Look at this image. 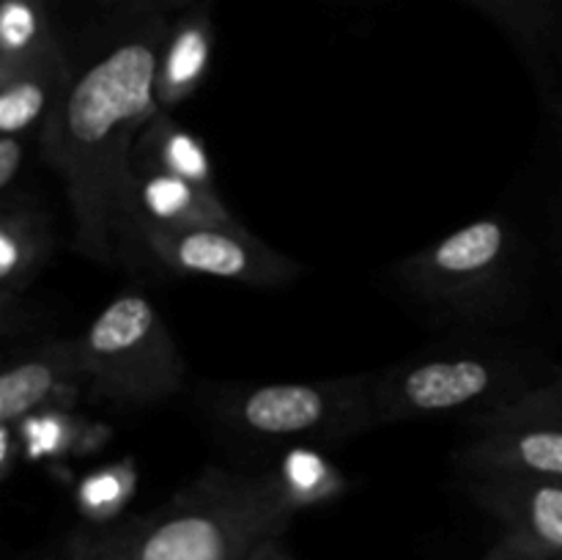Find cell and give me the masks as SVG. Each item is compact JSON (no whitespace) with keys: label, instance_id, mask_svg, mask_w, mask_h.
Returning a JSON list of instances; mask_svg holds the SVG:
<instances>
[{"label":"cell","instance_id":"cell-26","mask_svg":"<svg viewBox=\"0 0 562 560\" xmlns=\"http://www.w3.org/2000/svg\"><path fill=\"white\" fill-rule=\"evenodd\" d=\"M554 124L560 126V181H562V119H554Z\"/></svg>","mask_w":562,"mask_h":560},{"label":"cell","instance_id":"cell-13","mask_svg":"<svg viewBox=\"0 0 562 560\" xmlns=\"http://www.w3.org/2000/svg\"><path fill=\"white\" fill-rule=\"evenodd\" d=\"M77 388H82L77 338L47 340L0 373V423L22 426Z\"/></svg>","mask_w":562,"mask_h":560},{"label":"cell","instance_id":"cell-7","mask_svg":"<svg viewBox=\"0 0 562 560\" xmlns=\"http://www.w3.org/2000/svg\"><path fill=\"white\" fill-rule=\"evenodd\" d=\"M464 475H525L562 483V368L527 393L470 417V437L456 453Z\"/></svg>","mask_w":562,"mask_h":560},{"label":"cell","instance_id":"cell-23","mask_svg":"<svg viewBox=\"0 0 562 560\" xmlns=\"http://www.w3.org/2000/svg\"><path fill=\"white\" fill-rule=\"evenodd\" d=\"M14 423H0V478L9 481L11 472H14L16 456L22 453V437L16 434Z\"/></svg>","mask_w":562,"mask_h":560},{"label":"cell","instance_id":"cell-27","mask_svg":"<svg viewBox=\"0 0 562 560\" xmlns=\"http://www.w3.org/2000/svg\"><path fill=\"white\" fill-rule=\"evenodd\" d=\"M552 119H562V108L558 110V113H552Z\"/></svg>","mask_w":562,"mask_h":560},{"label":"cell","instance_id":"cell-19","mask_svg":"<svg viewBox=\"0 0 562 560\" xmlns=\"http://www.w3.org/2000/svg\"><path fill=\"white\" fill-rule=\"evenodd\" d=\"M143 525V516L119 522L99 533H77L60 560H130L132 544H135L137 530Z\"/></svg>","mask_w":562,"mask_h":560},{"label":"cell","instance_id":"cell-24","mask_svg":"<svg viewBox=\"0 0 562 560\" xmlns=\"http://www.w3.org/2000/svg\"><path fill=\"white\" fill-rule=\"evenodd\" d=\"M250 560H296V558L283 547L280 538H269L267 544H261V547L250 555Z\"/></svg>","mask_w":562,"mask_h":560},{"label":"cell","instance_id":"cell-16","mask_svg":"<svg viewBox=\"0 0 562 560\" xmlns=\"http://www.w3.org/2000/svg\"><path fill=\"white\" fill-rule=\"evenodd\" d=\"M49 0H0V77L64 55Z\"/></svg>","mask_w":562,"mask_h":560},{"label":"cell","instance_id":"cell-8","mask_svg":"<svg viewBox=\"0 0 562 560\" xmlns=\"http://www.w3.org/2000/svg\"><path fill=\"white\" fill-rule=\"evenodd\" d=\"M154 267L181 278H214L250 289H283L305 269L296 258L234 220L220 225L148 231L135 239Z\"/></svg>","mask_w":562,"mask_h":560},{"label":"cell","instance_id":"cell-3","mask_svg":"<svg viewBox=\"0 0 562 560\" xmlns=\"http://www.w3.org/2000/svg\"><path fill=\"white\" fill-rule=\"evenodd\" d=\"M203 406L236 437L258 443L340 445L379 428L373 371L311 382L214 384Z\"/></svg>","mask_w":562,"mask_h":560},{"label":"cell","instance_id":"cell-4","mask_svg":"<svg viewBox=\"0 0 562 560\" xmlns=\"http://www.w3.org/2000/svg\"><path fill=\"white\" fill-rule=\"evenodd\" d=\"M549 371L503 349H439L406 357L373 371L379 428L428 417L483 415L519 399Z\"/></svg>","mask_w":562,"mask_h":560},{"label":"cell","instance_id":"cell-11","mask_svg":"<svg viewBox=\"0 0 562 560\" xmlns=\"http://www.w3.org/2000/svg\"><path fill=\"white\" fill-rule=\"evenodd\" d=\"M130 242L148 231L234 223L217 187L198 184L157 168H132Z\"/></svg>","mask_w":562,"mask_h":560},{"label":"cell","instance_id":"cell-6","mask_svg":"<svg viewBox=\"0 0 562 560\" xmlns=\"http://www.w3.org/2000/svg\"><path fill=\"white\" fill-rule=\"evenodd\" d=\"M516 234L508 220L477 217L395 264V283L450 318H492L514 291Z\"/></svg>","mask_w":562,"mask_h":560},{"label":"cell","instance_id":"cell-15","mask_svg":"<svg viewBox=\"0 0 562 560\" xmlns=\"http://www.w3.org/2000/svg\"><path fill=\"white\" fill-rule=\"evenodd\" d=\"M75 71L64 53L0 77V135L27 137L31 132H42L64 99Z\"/></svg>","mask_w":562,"mask_h":560},{"label":"cell","instance_id":"cell-5","mask_svg":"<svg viewBox=\"0 0 562 560\" xmlns=\"http://www.w3.org/2000/svg\"><path fill=\"white\" fill-rule=\"evenodd\" d=\"M82 390L130 410L173 399L187 379V362L162 313L143 291L115 294L77 335Z\"/></svg>","mask_w":562,"mask_h":560},{"label":"cell","instance_id":"cell-9","mask_svg":"<svg viewBox=\"0 0 562 560\" xmlns=\"http://www.w3.org/2000/svg\"><path fill=\"white\" fill-rule=\"evenodd\" d=\"M467 489L503 527L510 560L562 558V483L525 475H464Z\"/></svg>","mask_w":562,"mask_h":560},{"label":"cell","instance_id":"cell-21","mask_svg":"<svg viewBox=\"0 0 562 560\" xmlns=\"http://www.w3.org/2000/svg\"><path fill=\"white\" fill-rule=\"evenodd\" d=\"M25 154H27V137L0 135V192H3V198L20 192L16 190V181L22 179Z\"/></svg>","mask_w":562,"mask_h":560},{"label":"cell","instance_id":"cell-1","mask_svg":"<svg viewBox=\"0 0 562 560\" xmlns=\"http://www.w3.org/2000/svg\"><path fill=\"white\" fill-rule=\"evenodd\" d=\"M170 14L135 25L75 71L64 99L38 132L42 154L64 184L75 250L110 264L130 245L132 152L159 113L157 69Z\"/></svg>","mask_w":562,"mask_h":560},{"label":"cell","instance_id":"cell-12","mask_svg":"<svg viewBox=\"0 0 562 560\" xmlns=\"http://www.w3.org/2000/svg\"><path fill=\"white\" fill-rule=\"evenodd\" d=\"M55 253V231L47 209L25 192L0 201V307L3 329L11 313L20 305L47 267Z\"/></svg>","mask_w":562,"mask_h":560},{"label":"cell","instance_id":"cell-14","mask_svg":"<svg viewBox=\"0 0 562 560\" xmlns=\"http://www.w3.org/2000/svg\"><path fill=\"white\" fill-rule=\"evenodd\" d=\"M214 42L217 31L212 20V0H195L170 14L157 69L159 110L173 113L187 99L195 97L212 69Z\"/></svg>","mask_w":562,"mask_h":560},{"label":"cell","instance_id":"cell-22","mask_svg":"<svg viewBox=\"0 0 562 560\" xmlns=\"http://www.w3.org/2000/svg\"><path fill=\"white\" fill-rule=\"evenodd\" d=\"M102 5L110 9L126 11L132 16H146V14H176V11L187 9L195 0H99Z\"/></svg>","mask_w":562,"mask_h":560},{"label":"cell","instance_id":"cell-18","mask_svg":"<svg viewBox=\"0 0 562 560\" xmlns=\"http://www.w3.org/2000/svg\"><path fill=\"white\" fill-rule=\"evenodd\" d=\"M274 472H278L280 483H283L285 494L296 505V511L307 508V505L327 503V500H333L344 489V475L322 453H316L307 445L291 450L274 467Z\"/></svg>","mask_w":562,"mask_h":560},{"label":"cell","instance_id":"cell-2","mask_svg":"<svg viewBox=\"0 0 562 560\" xmlns=\"http://www.w3.org/2000/svg\"><path fill=\"white\" fill-rule=\"evenodd\" d=\"M294 514L274 470L206 467L143 516L130 560H250L261 544L283 536Z\"/></svg>","mask_w":562,"mask_h":560},{"label":"cell","instance_id":"cell-28","mask_svg":"<svg viewBox=\"0 0 562 560\" xmlns=\"http://www.w3.org/2000/svg\"><path fill=\"white\" fill-rule=\"evenodd\" d=\"M49 3H53V5H58V0H49Z\"/></svg>","mask_w":562,"mask_h":560},{"label":"cell","instance_id":"cell-10","mask_svg":"<svg viewBox=\"0 0 562 560\" xmlns=\"http://www.w3.org/2000/svg\"><path fill=\"white\" fill-rule=\"evenodd\" d=\"M510 38L547 108H562V5L560 0H464Z\"/></svg>","mask_w":562,"mask_h":560},{"label":"cell","instance_id":"cell-17","mask_svg":"<svg viewBox=\"0 0 562 560\" xmlns=\"http://www.w3.org/2000/svg\"><path fill=\"white\" fill-rule=\"evenodd\" d=\"M132 168H157L165 173L181 176V179L198 181V184L217 187L203 143L184 126L176 124L173 113H165V110H159L137 137L135 152H132Z\"/></svg>","mask_w":562,"mask_h":560},{"label":"cell","instance_id":"cell-20","mask_svg":"<svg viewBox=\"0 0 562 560\" xmlns=\"http://www.w3.org/2000/svg\"><path fill=\"white\" fill-rule=\"evenodd\" d=\"M132 486H135V478L130 475L126 467L93 472L82 481L80 494H77L82 514L93 522L113 519L121 505L126 503V497H130Z\"/></svg>","mask_w":562,"mask_h":560},{"label":"cell","instance_id":"cell-25","mask_svg":"<svg viewBox=\"0 0 562 560\" xmlns=\"http://www.w3.org/2000/svg\"><path fill=\"white\" fill-rule=\"evenodd\" d=\"M486 560H510V555L505 552L503 547H494V549H492V555H488Z\"/></svg>","mask_w":562,"mask_h":560}]
</instances>
